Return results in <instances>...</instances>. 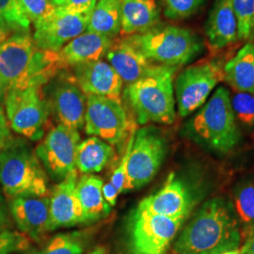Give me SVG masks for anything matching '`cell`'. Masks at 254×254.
<instances>
[{
    "mask_svg": "<svg viewBox=\"0 0 254 254\" xmlns=\"http://www.w3.org/2000/svg\"><path fill=\"white\" fill-rule=\"evenodd\" d=\"M240 224L233 205L223 198L206 200L173 244L177 254H221L238 250Z\"/></svg>",
    "mask_w": 254,
    "mask_h": 254,
    "instance_id": "6da1fadb",
    "label": "cell"
},
{
    "mask_svg": "<svg viewBox=\"0 0 254 254\" xmlns=\"http://www.w3.org/2000/svg\"><path fill=\"white\" fill-rule=\"evenodd\" d=\"M63 70L58 53L38 48L29 31L13 33L0 46V79L7 91L44 87Z\"/></svg>",
    "mask_w": 254,
    "mask_h": 254,
    "instance_id": "7a4b0ae2",
    "label": "cell"
},
{
    "mask_svg": "<svg viewBox=\"0 0 254 254\" xmlns=\"http://www.w3.org/2000/svg\"><path fill=\"white\" fill-rule=\"evenodd\" d=\"M176 71V67L157 65L151 73L126 88L124 97L138 125L174 123L176 102L173 76Z\"/></svg>",
    "mask_w": 254,
    "mask_h": 254,
    "instance_id": "3957f363",
    "label": "cell"
},
{
    "mask_svg": "<svg viewBox=\"0 0 254 254\" xmlns=\"http://www.w3.org/2000/svg\"><path fill=\"white\" fill-rule=\"evenodd\" d=\"M189 133L200 145L218 154L232 152L240 131L232 108L231 94L219 87L188 124Z\"/></svg>",
    "mask_w": 254,
    "mask_h": 254,
    "instance_id": "277c9868",
    "label": "cell"
},
{
    "mask_svg": "<svg viewBox=\"0 0 254 254\" xmlns=\"http://www.w3.org/2000/svg\"><path fill=\"white\" fill-rule=\"evenodd\" d=\"M46 174L24 140L10 137L0 150V185L9 198L47 196Z\"/></svg>",
    "mask_w": 254,
    "mask_h": 254,
    "instance_id": "5b68a950",
    "label": "cell"
},
{
    "mask_svg": "<svg viewBox=\"0 0 254 254\" xmlns=\"http://www.w3.org/2000/svg\"><path fill=\"white\" fill-rule=\"evenodd\" d=\"M127 40L153 64L180 67L190 64L202 53L203 41L186 27L155 26L152 29Z\"/></svg>",
    "mask_w": 254,
    "mask_h": 254,
    "instance_id": "8992f818",
    "label": "cell"
},
{
    "mask_svg": "<svg viewBox=\"0 0 254 254\" xmlns=\"http://www.w3.org/2000/svg\"><path fill=\"white\" fill-rule=\"evenodd\" d=\"M185 219L167 218L135 209L127 226L128 254H167Z\"/></svg>",
    "mask_w": 254,
    "mask_h": 254,
    "instance_id": "52a82bcc",
    "label": "cell"
},
{
    "mask_svg": "<svg viewBox=\"0 0 254 254\" xmlns=\"http://www.w3.org/2000/svg\"><path fill=\"white\" fill-rule=\"evenodd\" d=\"M224 64L220 59L206 60L191 65L178 74L173 86L182 118L200 109L217 85L224 80Z\"/></svg>",
    "mask_w": 254,
    "mask_h": 254,
    "instance_id": "ba28073f",
    "label": "cell"
},
{
    "mask_svg": "<svg viewBox=\"0 0 254 254\" xmlns=\"http://www.w3.org/2000/svg\"><path fill=\"white\" fill-rule=\"evenodd\" d=\"M4 105L9 126L15 133L32 141L41 140L46 135L50 109L43 87L8 90Z\"/></svg>",
    "mask_w": 254,
    "mask_h": 254,
    "instance_id": "9c48e42d",
    "label": "cell"
},
{
    "mask_svg": "<svg viewBox=\"0 0 254 254\" xmlns=\"http://www.w3.org/2000/svg\"><path fill=\"white\" fill-rule=\"evenodd\" d=\"M80 143L78 130L58 125L47 131L35 150L46 173L55 181H63L76 170V151Z\"/></svg>",
    "mask_w": 254,
    "mask_h": 254,
    "instance_id": "30bf717a",
    "label": "cell"
},
{
    "mask_svg": "<svg viewBox=\"0 0 254 254\" xmlns=\"http://www.w3.org/2000/svg\"><path fill=\"white\" fill-rule=\"evenodd\" d=\"M131 123L122 101L108 97L87 96L85 132L109 144L121 143L132 131Z\"/></svg>",
    "mask_w": 254,
    "mask_h": 254,
    "instance_id": "8fae6325",
    "label": "cell"
},
{
    "mask_svg": "<svg viewBox=\"0 0 254 254\" xmlns=\"http://www.w3.org/2000/svg\"><path fill=\"white\" fill-rule=\"evenodd\" d=\"M166 142L154 127L136 130L127 165L131 190L144 187L154 179L163 162Z\"/></svg>",
    "mask_w": 254,
    "mask_h": 254,
    "instance_id": "7c38bea8",
    "label": "cell"
},
{
    "mask_svg": "<svg viewBox=\"0 0 254 254\" xmlns=\"http://www.w3.org/2000/svg\"><path fill=\"white\" fill-rule=\"evenodd\" d=\"M92 12L74 13L56 7L54 11L35 23L33 40L38 48L59 52L64 46L87 30Z\"/></svg>",
    "mask_w": 254,
    "mask_h": 254,
    "instance_id": "4fadbf2b",
    "label": "cell"
},
{
    "mask_svg": "<svg viewBox=\"0 0 254 254\" xmlns=\"http://www.w3.org/2000/svg\"><path fill=\"white\" fill-rule=\"evenodd\" d=\"M50 94L47 103L60 125L73 129L85 126L87 96L75 81L73 73L62 72L49 82Z\"/></svg>",
    "mask_w": 254,
    "mask_h": 254,
    "instance_id": "5bb4252c",
    "label": "cell"
},
{
    "mask_svg": "<svg viewBox=\"0 0 254 254\" xmlns=\"http://www.w3.org/2000/svg\"><path fill=\"white\" fill-rule=\"evenodd\" d=\"M193 204V196L187 185L172 173L163 187L141 200L136 208L167 218H187Z\"/></svg>",
    "mask_w": 254,
    "mask_h": 254,
    "instance_id": "9a60e30c",
    "label": "cell"
},
{
    "mask_svg": "<svg viewBox=\"0 0 254 254\" xmlns=\"http://www.w3.org/2000/svg\"><path fill=\"white\" fill-rule=\"evenodd\" d=\"M77 170H74L63 181L55 186L49 196L50 229L69 228L86 224V219L78 198L76 185Z\"/></svg>",
    "mask_w": 254,
    "mask_h": 254,
    "instance_id": "2e32d148",
    "label": "cell"
},
{
    "mask_svg": "<svg viewBox=\"0 0 254 254\" xmlns=\"http://www.w3.org/2000/svg\"><path fill=\"white\" fill-rule=\"evenodd\" d=\"M73 75L82 91L89 95L121 100L124 82L112 66L105 61L78 64L73 67Z\"/></svg>",
    "mask_w": 254,
    "mask_h": 254,
    "instance_id": "e0dca14e",
    "label": "cell"
},
{
    "mask_svg": "<svg viewBox=\"0 0 254 254\" xmlns=\"http://www.w3.org/2000/svg\"><path fill=\"white\" fill-rule=\"evenodd\" d=\"M9 210L19 231L29 239L40 242L51 232L48 195L14 198Z\"/></svg>",
    "mask_w": 254,
    "mask_h": 254,
    "instance_id": "ac0fdd59",
    "label": "cell"
},
{
    "mask_svg": "<svg viewBox=\"0 0 254 254\" xmlns=\"http://www.w3.org/2000/svg\"><path fill=\"white\" fill-rule=\"evenodd\" d=\"M106 59L127 86L144 77L157 66L141 54L126 37L113 40Z\"/></svg>",
    "mask_w": 254,
    "mask_h": 254,
    "instance_id": "d6986e66",
    "label": "cell"
},
{
    "mask_svg": "<svg viewBox=\"0 0 254 254\" xmlns=\"http://www.w3.org/2000/svg\"><path fill=\"white\" fill-rule=\"evenodd\" d=\"M205 37L213 52H218L238 40V26L233 0H215L206 20Z\"/></svg>",
    "mask_w": 254,
    "mask_h": 254,
    "instance_id": "ffe728a7",
    "label": "cell"
},
{
    "mask_svg": "<svg viewBox=\"0 0 254 254\" xmlns=\"http://www.w3.org/2000/svg\"><path fill=\"white\" fill-rule=\"evenodd\" d=\"M114 39L85 31L64 46L58 53L64 69L78 64L100 61L106 57Z\"/></svg>",
    "mask_w": 254,
    "mask_h": 254,
    "instance_id": "44dd1931",
    "label": "cell"
},
{
    "mask_svg": "<svg viewBox=\"0 0 254 254\" xmlns=\"http://www.w3.org/2000/svg\"><path fill=\"white\" fill-rule=\"evenodd\" d=\"M159 21L160 10L155 0H121V35L143 33Z\"/></svg>",
    "mask_w": 254,
    "mask_h": 254,
    "instance_id": "7402d4cb",
    "label": "cell"
},
{
    "mask_svg": "<svg viewBox=\"0 0 254 254\" xmlns=\"http://www.w3.org/2000/svg\"><path fill=\"white\" fill-rule=\"evenodd\" d=\"M224 80L236 92L254 95V40L248 42L224 64Z\"/></svg>",
    "mask_w": 254,
    "mask_h": 254,
    "instance_id": "603a6c76",
    "label": "cell"
},
{
    "mask_svg": "<svg viewBox=\"0 0 254 254\" xmlns=\"http://www.w3.org/2000/svg\"><path fill=\"white\" fill-rule=\"evenodd\" d=\"M104 182L100 177L92 174H84L78 179L76 191L86 219V224L94 223L106 218L111 206L106 201L103 195Z\"/></svg>",
    "mask_w": 254,
    "mask_h": 254,
    "instance_id": "cb8c5ba5",
    "label": "cell"
},
{
    "mask_svg": "<svg viewBox=\"0 0 254 254\" xmlns=\"http://www.w3.org/2000/svg\"><path fill=\"white\" fill-rule=\"evenodd\" d=\"M114 148L97 136L81 141L76 151V169L84 174L99 173L114 156Z\"/></svg>",
    "mask_w": 254,
    "mask_h": 254,
    "instance_id": "d4e9b609",
    "label": "cell"
},
{
    "mask_svg": "<svg viewBox=\"0 0 254 254\" xmlns=\"http://www.w3.org/2000/svg\"><path fill=\"white\" fill-rule=\"evenodd\" d=\"M86 31L115 39L121 32V0H98Z\"/></svg>",
    "mask_w": 254,
    "mask_h": 254,
    "instance_id": "484cf974",
    "label": "cell"
},
{
    "mask_svg": "<svg viewBox=\"0 0 254 254\" xmlns=\"http://www.w3.org/2000/svg\"><path fill=\"white\" fill-rule=\"evenodd\" d=\"M232 205L240 226L249 236L254 233V182H242L237 185Z\"/></svg>",
    "mask_w": 254,
    "mask_h": 254,
    "instance_id": "4316f807",
    "label": "cell"
},
{
    "mask_svg": "<svg viewBox=\"0 0 254 254\" xmlns=\"http://www.w3.org/2000/svg\"><path fill=\"white\" fill-rule=\"evenodd\" d=\"M87 243V235L83 232L60 234L54 236L39 254H82Z\"/></svg>",
    "mask_w": 254,
    "mask_h": 254,
    "instance_id": "83f0119b",
    "label": "cell"
},
{
    "mask_svg": "<svg viewBox=\"0 0 254 254\" xmlns=\"http://www.w3.org/2000/svg\"><path fill=\"white\" fill-rule=\"evenodd\" d=\"M0 17L13 33L27 32L30 22L19 4L18 0H0Z\"/></svg>",
    "mask_w": 254,
    "mask_h": 254,
    "instance_id": "f1b7e54d",
    "label": "cell"
},
{
    "mask_svg": "<svg viewBox=\"0 0 254 254\" xmlns=\"http://www.w3.org/2000/svg\"><path fill=\"white\" fill-rule=\"evenodd\" d=\"M236 12L238 39L243 41L254 40V0H233Z\"/></svg>",
    "mask_w": 254,
    "mask_h": 254,
    "instance_id": "f546056e",
    "label": "cell"
},
{
    "mask_svg": "<svg viewBox=\"0 0 254 254\" xmlns=\"http://www.w3.org/2000/svg\"><path fill=\"white\" fill-rule=\"evenodd\" d=\"M232 108L237 124L254 129V95L248 92H236L231 97Z\"/></svg>",
    "mask_w": 254,
    "mask_h": 254,
    "instance_id": "4dcf8cb0",
    "label": "cell"
},
{
    "mask_svg": "<svg viewBox=\"0 0 254 254\" xmlns=\"http://www.w3.org/2000/svg\"><path fill=\"white\" fill-rule=\"evenodd\" d=\"M164 15L171 20L189 18L199 11L205 0H159Z\"/></svg>",
    "mask_w": 254,
    "mask_h": 254,
    "instance_id": "1f68e13d",
    "label": "cell"
},
{
    "mask_svg": "<svg viewBox=\"0 0 254 254\" xmlns=\"http://www.w3.org/2000/svg\"><path fill=\"white\" fill-rule=\"evenodd\" d=\"M136 131V127L134 126V127L132 128L131 133L129 134V139H128V142H127V147H126L125 154L123 155V158L117 166V168L113 171L111 178H110V183L118 190L120 193L132 190L129 181H128V176H127V165H128L129 156L131 154L132 146L134 143Z\"/></svg>",
    "mask_w": 254,
    "mask_h": 254,
    "instance_id": "d6a6232c",
    "label": "cell"
},
{
    "mask_svg": "<svg viewBox=\"0 0 254 254\" xmlns=\"http://www.w3.org/2000/svg\"><path fill=\"white\" fill-rule=\"evenodd\" d=\"M29 249L30 240L24 234L9 230L0 232V254L25 253Z\"/></svg>",
    "mask_w": 254,
    "mask_h": 254,
    "instance_id": "836d02e7",
    "label": "cell"
},
{
    "mask_svg": "<svg viewBox=\"0 0 254 254\" xmlns=\"http://www.w3.org/2000/svg\"><path fill=\"white\" fill-rule=\"evenodd\" d=\"M19 4L27 19L33 25L49 16L56 6L50 0H18Z\"/></svg>",
    "mask_w": 254,
    "mask_h": 254,
    "instance_id": "e575fe53",
    "label": "cell"
},
{
    "mask_svg": "<svg viewBox=\"0 0 254 254\" xmlns=\"http://www.w3.org/2000/svg\"><path fill=\"white\" fill-rule=\"evenodd\" d=\"M98 0H64L59 8L74 13L89 12L94 9Z\"/></svg>",
    "mask_w": 254,
    "mask_h": 254,
    "instance_id": "d590c367",
    "label": "cell"
},
{
    "mask_svg": "<svg viewBox=\"0 0 254 254\" xmlns=\"http://www.w3.org/2000/svg\"><path fill=\"white\" fill-rule=\"evenodd\" d=\"M11 137L7 118L4 113V109L0 106V150L8 142Z\"/></svg>",
    "mask_w": 254,
    "mask_h": 254,
    "instance_id": "8d00e7d4",
    "label": "cell"
},
{
    "mask_svg": "<svg viewBox=\"0 0 254 254\" xmlns=\"http://www.w3.org/2000/svg\"><path fill=\"white\" fill-rule=\"evenodd\" d=\"M103 195L106 201L109 203L110 206H114L117 202V199H118L119 192L118 190L110 183H106L103 185Z\"/></svg>",
    "mask_w": 254,
    "mask_h": 254,
    "instance_id": "74e56055",
    "label": "cell"
},
{
    "mask_svg": "<svg viewBox=\"0 0 254 254\" xmlns=\"http://www.w3.org/2000/svg\"><path fill=\"white\" fill-rule=\"evenodd\" d=\"M9 226V218L7 215L6 207L4 205V200L0 196V232L7 230Z\"/></svg>",
    "mask_w": 254,
    "mask_h": 254,
    "instance_id": "f35d334b",
    "label": "cell"
},
{
    "mask_svg": "<svg viewBox=\"0 0 254 254\" xmlns=\"http://www.w3.org/2000/svg\"><path fill=\"white\" fill-rule=\"evenodd\" d=\"M11 35H12V32L10 31L8 25L3 19L0 17V46L3 43H5Z\"/></svg>",
    "mask_w": 254,
    "mask_h": 254,
    "instance_id": "ab89813d",
    "label": "cell"
},
{
    "mask_svg": "<svg viewBox=\"0 0 254 254\" xmlns=\"http://www.w3.org/2000/svg\"><path fill=\"white\" fill-rule=\"evenodd\" d=\"M239 254H254V233L251 234L241 247Z\"/></svg>",
    "mask_w": 254,
    "mask_h": 254,
    "instance_id": "60d3db41",
    "label": "cell"
},
{
    "mask_svg": "<svg viewBox=\"0 0 254 254\" xmlns=\"http://www.w3.org/2000/svg\"><path fill=\"white\" fill-rule=\"evenodd\" d=\"M6 92H7V89H6L5 85L3 84V82L1 81V79H0V105L2 103H4Z\"/></svg>",
    "mask_w": 254,
    "mask_h": 254,
    "instance_id": "b9f144b4",
    "label": "cell"
},
{
    "mask_svg": "<svg viewBox=\"0 0 254 254\" xmlns=\"http://www.w3.org/2000/svg\"><path fill=\"white\" fill-rule=\"evenodd\" d=\"M88 254H108V250L104 246H99V247L95 248L92 252Z\"/></svg>",
    "mask_w": 254,
    "mask_h": 254,
    "instance_id": "7bdbcfd3",
    "label": "cell"
},
{
    "mask_svg": "<svg viewBox=\"0 0 254 254\" xmlns=\"http://www.w3.org/2000/svg\"><path fill=\"white\" fill-rule=\"evenodd\" d=\"M53 4H54L56 7H60L63 5V3L64 2V0H50Z\"/></svg>",
    "mask_w": 254,
    "mask_h": 254,
    "instance_id": "ee69618b",
    "label": "cell"
},
{
    "mask_svg": "<svg viewBox=\"0 0 254 254\" xmlns=\"http://www.w3.org/2000/svg\"><path fill=\"white\" fill-rule=\"evenodd\" d=\"M22 254H39V252L38 251H36L35 249H29V250H27V251H26L25 253H23Z\"/></svg>",
    "mask_w": 254,
    "mask_h": 254,
    "instance_id": "f6af8a7d",
    "label": "cell"
},
{
    "mask_svg": "<svg viewBox=\"0 0 254 254\" xmlns=\"http://www.w3.org/2000/svg\"><path fill=\"white\" fill-rule=\"evenodd\" d=\"M239 254V250H236V251H231V252L223 253V254Z\"/></svg>",
    "mask_w": 254,
    "mask_h": 254,
    "instance_id": "bcb514c9",
    "label": "cell"
}]
</instances>
